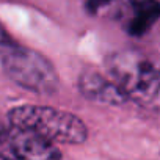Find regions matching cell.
I'll return each instance as SVG.
<instances>
[{"mask_svg":"<svg viewBox=\"0 0 160 160\" xmlns=\"http://www.w3.org/2000/svg\"><path fill=\"white\" fill-rule=\"evenodd\" d=\"M8 140L16 160H63L55 143L36 132L11 126Z\"/></svg>","mask_w":160,"mask_h":160,"instance_id":"cell-4","label":"cell"},{"mask_svg":"<svg viewBox=\"0 0 160 160\" xmlns=\"http://www.w3.org/2000/svg\"><path fill=\"white\" fill-rule=\"evenodd\" d=\"M13 127L36 132L53 143L80 144L88 137V129L75 115L44 105H21L10 112Z\"/></svg>","mask_w":160,"mask_h":160,"instance_id":"cell-3","label":"cell"},{"mask_svg":"<svg viewBox=\"0 0 160 160\" xmlns=\"http://www.w3.org/2000/svg\"><path fill=\"white\" fill-rule=\"evenodd\" d=\"M78 88L87 99L108 104V105H118L127 101L126 94L121 91V88L113 82V78H105L104 75L98 72H85L78 80Z\"/></svg>","mask_w":160,"mask_h":160,"instance_id":"cell-5","label":"cell"},{"mask_svg":"<svg viewBox=\"0 0 160 160\" xmlns=\"http://www.w3.org/2000/svg\"><path fill=\"white\" fill-rule=\"evenodd\" d=\"M107 69L113 82L143 108L160 112V69L133 50H121L110 57Z\"/></svg>","mask_w":160,"mask_h":160,"instance_id":"cell-2","label":"cell"},{"mask_svg":"<svg viewBox=\"0 0 160 160\" xmlns=\"http://www.w3.org/2000/svg\"><path fill=\"white\" fill-rule=\"evenodd\" d=\"M110 2H113V0H87V8L90 13H96V11L105 8Z\"/></svg>","mask_w":160,"mask_h":160,"instance_id":"cell-7","label":"cell"},{"mask_svg":"<svg viewBox=\"0 0 160 160\" xmlns=\"http://www.w3.org/2000/svg\"><path fill=\"white\" fill-rule=\"evenodd\" d=\"M160 19L158 0H133L126 28L133 36H141Z\"/></svg>","mask_w":160,"mask_h":160,"instance_id":"cell-6","label":"cell"},{"mask_svg":"<svg viewBox=\"0 0 160 160\" xmlns=\"http://www.w3.org/2000/svg\"><path fill=\"white\" fill-rule=\"evenodd\" d=\"M0 61L8 77L36 94H53L60 78L52 63L39 52L14 41L0 25Z\"/></svg>","mask_w":160,"mask_h":160,"instance_id":"cell-1","label":"cell"}]
</instances>
